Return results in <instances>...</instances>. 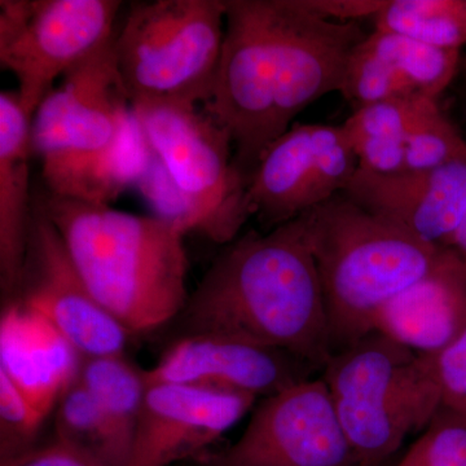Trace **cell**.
Instances as JSON below:
<instances>
[{"instance_id": "obj_1", "label": "cell", "mask_w": 466, "mask_h": 466, "mask_svg": "<svg viewBox=\"0 0 466 466\" xmlns=\"http://www.w3.org/2000/svg\"><path fill=\"white\" fill-rule=\"evenodd\" d=\"M222 55L201 104L231 135L235 164L248 179L291 122L330 92H341L352 51L367 35L305 0H225Z\"/></svg>"}, {"instance_id": "obj_2", "label": "cell", "mask_w": 466, "mask_h": 466, "mask_svg": "<svg viewBox=\"0 0 466 466\" xmlns=\"http://www.w3.org/2000/svg\"><path fill=\"white\" fill-rule=\"evenodd\" d=\"M177 319L179 337L208 334L283 350L321 370L332 357L300 218L225 245Z\"/></svg>"}, {"instance_id": "obj_3", "label": "cell", "mask_w": 466, "mask_h": 466, "mask_svg": "<svg viewBox=\"0 0 466 466\" xmlns=\"http://www.w3.org/2000/svg\"><path fill=\"white\" fill-rule=\"evenodd\" d=\"M34 198L95 299L131 336L179 317L189 297L187 233L179 220L60 198L42 186Z\"/></svg>"}, {"instance_id": "obj_4", "label": "cell", "mask_w": 466, "mask_h": 466, "mask_svg": "<svg viewBox=\"0 0 466 466\" xmlns=\"http://www.w3.org/2000/svg\"><path fill=\"white\" fill-rule=\"evenodd\" d=\"M32 155L42 187L60 198L110 205L148 167L140 133L116 67L115 35L61 76L35 110Z\"/></svg>"}, {"instance_id": "obj_5", "label": "cell", "mask_w": 466, "mask_h": 466, "mask_svg": "<svg viewBox=\"0 0 466 466\" xmlns=\"http://www.w3.org/2000/svg\"><path fill=\"white\" fill-rule=\"evenodd\" d=\"M299 218L317 267L332 355L373 332L383 306L424 278L443 250L345 193Z\"/></svg>"}, {"instance_id": "obj_6", "label": "cell", "mask_w": 466, "mask_h": 466, "mask_svg": "<svg viewBox=\"0 0 466 466\" xmlns=\"http://www.w3.org/2000/svg\"><path fill=\"white\" fill-rule=\"evenodd\" d=\"M321 379L359 466H385L441 407L428 357L377 330L333 354Z\"/></svg>"}, {"instance_id": "obj_7", "label": "cell", "mask_w": 466, "mask_h": 466, "mask_svg": "<svg viewBox=\"0 0 466 466\" xmlns=\"http://www.w3.org/2000/svg\"><path fill=\"white\" fill-rule=\"evenodd\" d=\"M131 109L179 195L184 231L220 245L238 238L253 211L228 131L200 104L142 101Z\"/></svg>"}, {"instance_id": "obj_8", "label": "cell", "mask_w": 466, "mask_h": 466, "mask_svg": "<svg viewBox=\"0 0 466 466\" xmlns=\"http://www.w3.org/2000/svg\"><path fill=\"white\" fill-rule=\"evenodd\" d=\"M225 0L133 2L115 33L119 76L131 104H204L225 41Z\"/></svg>"}, {"instance_id": "obj_9", "label": "cell", "mask_w": 466, "mask_h": 466, "mask_svg": "<svg viewBox=\"0 0 466 466\" xmlns=\"http://www.w3.org/2000/svg\"><path fill=\"white\" fill-rule=\"evenodd\" d=\"M118 0H2L0 66L30 116L67 70L115 35Z\"/></svg>"}, {"instance_id": "obj_10", "label": "cell", "mask_w": 466, "mask_h": 466, "mask_svg": "<svg viewBox=\"0 0 466 466\" xmlns=\"http://www.w3.org/2000/svg\"><path fill=\"white\" fill-rule=\"evenodd\" d=\"M200 466H359L321 377L263 398L244 433Z\"/></svg>"}, {"instance_id": "obj_11", "label": "cell", "mask_w": 466, "mask_h": 466, "mask_svg": "<svg viewBox=\"0 0 466 466\" xmlns=\"http://www.w3.org/2000/svg\"><path fill=\"white\" fill-rule=\"evenodd\" d=\"M359 161L341 126L293 125L275 140L250 175L253 217L266 232L343 193Z\"/></svg>"}, {"instance_id": "obj_12", "label": "cell", "mask_w": 466, "mask_h": 466, "mask_svg": "<svg viewBox=\"0 0 466 466\" xmlns=\"http://www.w3.org/2000/svg\"><path fill=\"white\" fill-rule=\"evenodd\" d=\"M14 300L47 319L84 359L125 354L133 337L95 299L35 198L23 279Z\"/></svg>"}, {"instance_id": "obj_13", "label": "cell", "mask_w": 466, "mask_h": 466, "mask_svg": "<svg viewBox=\"0 0 466 466\" xmlns=\"http://www.w3.org/2000/svg\"><path fill=\"white\" fill-rule=\"evenodd\" d=\"M315 370L283 350L200 334L175 339L155 367L144 370V377L147 385L177 383L263 400L312 379Z\"/></svg>"}, {"instance_id": "obj_14", "label": "cell", "mask_w": 466, "mask_h": 466, "mask_svg": "<svg viewBox=\"0 0 466 466\" xmlns=\"http://www.w3.org/2000/svg\"><path fill=\"white\" fill-rule=\"evenodd\" d=\"M257 400L241 392L150 383L127 466H168L201 455Z\"/></svg>"}, {"instance_id": "obj_15", "label": "cell", "mask_w": 466, "mask_h": 466, "mask_svg": "<svg viewBox=\"0 0 466 466\" xmlns=\"http://www.w3.org/2000/svg\"><path fill=\"white\" fill-rule=\"evenodd\" d=\"M343 193L421 240L446 247L466 216V156L415 173L377 175L358 168Z\"/></svg>"}, {"instance_id": "obj_16", "label": "cell", "mask_w": 466, "mask_h": 466, "mask_svg": "<svg viewBox=\"0 0 466 466\" xmlns=\"http://www.w3.org/2000/svg\"><path fill=\"white\" fill-rule=\"evenodd\" d=\"M460 51L373 30L349 58L341 94L355 109L403 97L438 100L458 72Z\"/></svg>"}, {"instance_id": "obj_17", "label": "cell", "mask_w": 466, "mask_h": 466, "mask_svg": "<svg viewBox=\"0 0 466 466\" xmlns=\"http://www.w3.org/2000/svg\"><path fill=\"white\" fill-rule=\"evenodd\" d=\"M84 358L57 328L18 300L0 317V373L42 417L78 379Z\"/></svg>"}, {"instance_id": "obj_18", "label": "cell", "mask_w": 466, "mask_h": 466, "mask_svg": "<svg viewBox=\"0 0 466 466\" xmlns=\"http://www.w3.org/2000/svg\"><path fill=\"white\" fill-rule=\"evenodd\" d=\"M466 328V263L443 247L433 268L389 300L375 330L417 354L434 355Z\"/></svg>"}, {"instance_id": "obj_19", "label": "cell", "mask_w": 466, "mask_h": 466, "mask_svg": "<svg viewBox=\"0 0 466 466\" xmlns=\"http://www.w3.org/2000/svg\"><path fill=\"white\" fill-rule=\"evenodd\" d=\"M32 116L16 91L0 92V289L3 305L16 299L32 226Z\"/></svg>"}, {"instance_id": "obj_20", "label": "cell", "mask_w": 466, "mask_h": 466, "mask_svg": "<svg viewBox=\"0 0 466 466\" xmlns=\"http://www.w3.org/2000/svg\"><path fill=\"white\" fill-rule=\"evenodd\" d=\"M434 99L403 97L355 109L342 125L355 150L359 168L377 175L404 173L410 127Z\"/></svg>"}, {"instance_id": "obj_21", "label": "cell", "mask_w": 466, "mask_h": 466, "mask_svg": "<svg viewBox=\"0 0 466 466\" xmlns=\"http://www.w3.org/2000/svg\"><path fill=\"white\" fill-rule=\"evenodd\" d=\"M78 381L91 395L119 447L130 459L148 389L144 370L134 366L125 354L84 359Z\"/></svg>"}, {"instance_id": "obj_22", "label": "cell", "mask_w": 466, "mask_h": 466, "mask_svg": "<svg viewBox=\"0 0 466 466\" xmlns=\"http://www.w3.org/2000/svg\"><path fill=\"white\" fill-rule=\"evenodd\" d=\"M54 441L88 466H127V455L78 379L55 408Z\"/></svg>"}, {"instance_id": "obj_23", "label": "cell", "mask_w": 466, "mask_h": 466, "mask_svg": "<svg viewBox=\"0 0 466 466\" xmlns=\"http://www.w3.org/2000/svg\"><path fill=\"white\" fill-rule=\"evenodd\" d=\"M373 20L379 32L440 50L466 46V0H386Z\"/></svg>"}, {"instance_id": "obj_24", "label": "cell", "mask_w": 466, "mask_h": 466, "mask_svg": "<svg viewBox=\"0 0 466 466\" xmlns=\"http://www.w3.org/2000/svg\"><path fill=\"white\" fill-rule=\"evenodd\" d=\"M466 156V140L434 101L416 119L406 139L404 171H428Z\"/></svg>"}, {"instance_id": "obj_25", "label": "cell", "mask_w": 466, "mask_h": 466, "mask_svg": "<svg viewBox=\"0 0 466 466\" xmlns=\"http://www.w3.org/2000/svg\"><path fill=\"white\" fill-rule=\"evenodd\" d=\"M392 466H466V417L441 406L428 428Z\"/></svg>"}, {"instance_id": "obj_26", "label": "cell", "mask_w": 466, "mask_h": 466, "mask_svg": "<svg viewBox=\"0 0 466 466\" xmlns=\"http://www.w3.org/2000/svg\"><path fill=\"white\" fill-rule=\"evenodd\" d=\"M45 421L7 376L0 373V464L12 461L39 447Z\"/></svg>"}, {"instance_id": "obj_27", "label": "cell", "mask_w": 466, "mask_h": 466, "mask_svg": "<svg viewBox=\"0 0 466 466\" xmlns=\"http://www.w3.org/2000/svg\"><path fill=\"white\" fill-rule=\"evenodd\" d=\"M426 357L440 388L441 406L466 417V328L447 348Z\"/></svg>"}, {"instance_id": "obj_28", "label": "cell", "mask_w": 466, "mask_h": 466, "mask_svg": "<svg viewBox=\"0 0 466 466\" xmlns=\"http://www.w3.org/2000/svg\"><path fill=\"white\" fill-rule=\"evenodd\" d=\"M386 0H305L306 7L319 16L337 23H358L376 17Z\"/></svg>"}, {"instance_id": "obj_29", "label": "cell", "mask_w": 466, "mask_h": 466, "mask_svg": "<svg viewBox=\"0 0 466 466\" xmlns=\"http://www.w3.org/2000/svg\"><path fill=\"white\" fill-rule=\"evenodd\" d=\"M0 466H88L75 453L52 441L45 446L36 447L32 452Z\"/></svg>"}, {"instance_id": "obj_30", "label": "cell", "mask_w": 466, "mask_h": 466, "mask_svg": "<svg viewBox=\"0 0 466 466\" xmlns=\"http://www.w3.org/2000/svg\"><path fill=\"white\" fill-rule=\"evenodd\" d=\"M447 248H451L456 254L466 263V216L462 222L460 223L459 228L453 233L446 244Z\"/></svg>"}]
</instances>
